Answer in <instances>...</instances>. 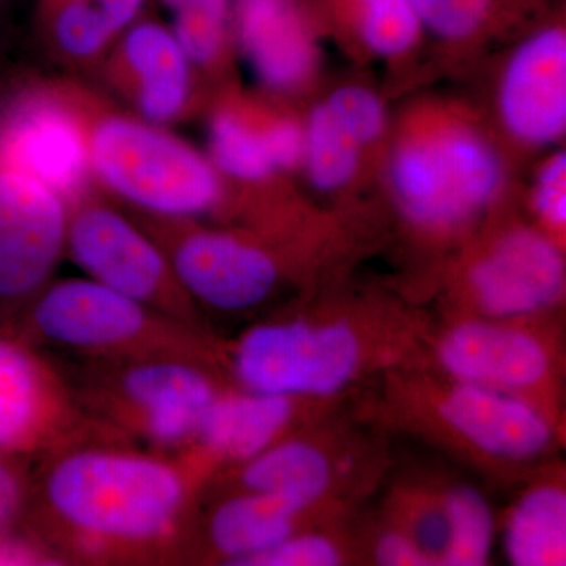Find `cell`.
Returning <instances> with one entry per match:
<instances>
[{"label":"cell","instance_id":"1","mask_svg":"<svg viewBox=\"0 0 566 566\" xmlns=\"http://www.w3.org/2000/svg\"><path fill=\"white\" fill-rule=\"evenodd\" d=\"M41 460L24 521L65 564L186 557L197 497L212 475L199 457L137 449L98 431Z\"/></svg>","mask_w":566,"mask_h":566},{"label":"cell","instance_id":"2","mask_svg":"<svg viewBox=\"0 0 566 566\" xmlns=\"http://www.w3.org/2000/svg\"><path fill=\"white\" fill-rule=\"evenodd\" d=\"M218 353L159 352L88 360L73 385L103 430L148 450L181 455L196 444L210 406L226 389Z\"/></svg>","mask_w":566,"mask_h":566},{"label":"cell","instance_id":"3","mask_svg":"<svg viewBox=\"0 0 566 566\" xmlns=\"http://www.w3.org/2000/svg\"><path fill=\"white\" fill-rule=\"evenodd\" d=\"M93 182L137 214L202 221L229 200L208 156L161 125L104 109L85 93Z\"/></svg>","mask_w":566,"mask_h":566},{"label":"cell","instance_id":"4","mask_svg":"<svg viewBox=\"0 0 566 566\" xmlns=\"http://www.w3.org/2000/svg\"><path fill=\"white\" fill-rule=\"evenodd\" d=\"M35 346L88 360L159 352L218 353L211 335L87 277L51 281L10 326Z\"/></svg>","mask_w":566,"mask_h":566},{"label":"cell","instance_id":"5","mask_svg":"<svg viewBox=\"0 0 566 566\" xmlns=\"http://www.w3.org/2000/svg\"><path fill=\"white\" fill-rule=\"evenodd\" d=\"M389 185L411 226L447 233L479 218L497 199L504 164L479 129L436 120L409 129L395 145Z\"/></svg>","mask_w":566,"mask_h":566},{"label":"cell","instance_id":"6","mask_svg":"<svg viewBox=\"0 0 566 566\" xmlns=\"http://www.w3.org/2000/svg\"><path fill=\"white\" fill-rule=\"evenodd\" d=\"M367 342L346 319L293 318L253 324L219 346L234 387L304 398L333 397L359 378Z\"/></svg>","mask_w":566,"mask_h":566},{"label":"cell","instance_id":"7","mask_svg":"<svg viewBox=\"0 0 566 566\" xmlns=\"http://www.w3.org/2000/svg\"><path fill=\"white\" fill-rule=\"evenodd\" d=\"M136 219L161 245L186 296L202 315L249 314L281 290L285 279L282 260L253 234L202 221L144 214Z\"/></svg>","mask_w":566,"mask_h":566},{"label":"cell","instance_id":"8","mask_svg":"<svg viewBox=\"0 0 566 566\" xmlns=\"http://www.w3.org/2000/svg\"><path fill=\"white\" fill-rule=\"evenodd\" d=\"M65 253L93 281L207 333L161 245L95 189L70 203Z\"/></svg>","mask_w":566,"mask_h":566},{"label":"cell","instance_id":"9","mask_svg":"<svg viewBox=\"0 0 566 566\" xmlns=\"http://www.w3.org/2000/svg\"><path fill=\"white\" fill-rule=\"evenodd\" d=\"M0 163L35 178L69 205L91 191L85 93L39 85L6 96Z\"/></svg>","mask_w":566,"mask_h":566},{"label":"cell","instance_id":"10","mask_svg":"<svg viewBox=\"0 0 566 566\" xmlns=\"http://www.w3.org/2000/svg\"><path fill=\"white\" fill-rule=\"evenodd\" d=\"M103 431L85 415L73 385L10 327L0 331V453L46 457Z\"/></svg>","mask_w":566,"mask_h":566},{"label":"cell","instance_id":"11","mask_svg":"<svg viewBox=\"0 0 566 566\" xmlns=\"http://www.w3.org/2000/svg\"><path fill=\"white\" fill-rule=\"evenodd\" d=\"M70 205L0 163V322L10 326L52 281L66 248Z\"/></svg>","mask_w":566,"mask_h":566},{"label":"cell","instance_id":"12","mask_svg":"<svg viewBox=\"0 0 566 566\" xmlns=\"http://www.w3.org/2000/svg\"><path fill=\"white\" fill-rule=\"evenodd\" d=\"M565 290V260L546 234L510 230L475 260L468 292L485 318L515 322L553 307Z\"/></svg>","mask_w":566,"mask_h":566},{"label":"cell","instance_id":"13","mask_svg":"<svg viewBox=\"0 0 566 566\" xmlns=\"http://www.w3.org/2000/svg\"><path fill=\"white\" fill-rule=\"evenodd\" d=\"M499 118L513 139L546 147L566 129V31L560 21L528 33L513 50L497 88Z\"/></svg>","mask_w":566,"mask_h":566},{"label":"cell","instance_id":"14","mask_svg":"<svg viewBox=\"0 0 566 566\" xmlns=\"http://www.w3.org/2000/svg\"><path fill=\"white\" fill-rule=\"evenodd\" d=\"M436 359L452 381L523 395L545 385L553 370L538 335L485 316L449 327L436 345Z\"/></svg>","mask_w":566,"mask_h":566},{"label":"cell","instance_id":"15","mask_svg":"<svg viewBox=\"0 0 566 566\" xmlns=\"http://www.w3.org/2000/svg\"><path fill=\"white\" fill-rule=\"evenodd\" d=\"M438 415L465 444L494 460H535L554 441L543 409L526 395L495 387L453 381L439 398Z\"/></svg>","mask_w":566,"mask_h":566},{"label":"cell","instance_id":"16","mask_svg":"<svg viewBox=\"0 0 566 566\" xmlns=\"http://www.w3.org/2000/svg\"><path fill=\"white\" fill-rule=\"evenodd\" d=\"M107 73L144 120L167 125L192 107L196 69L172 29L159 22H133L112 52Z\"/></svg>","mask_w":566,"mask_h":566},{"label":"cell","instance_id":"17","mask_svg":"<svg viewBox=\"0 0 566 566\" xmlns=\"http://www.w3.org/2000/svg\"><path fill=\"white\" fill-rule=\"evenodd\" d=\"M233 24L245 61L268 91H296L314 74L311 18L296 0H240Z\"/></svg>","mask_w":566,"mask_h":566},{"label":"cell","instance_id":"18","mask_svg":"<svg viewBox=\"0 0 566 566\" xmlns=\"http://www.w3.org/2000/svg\"><path fill=\"white\" fill-rule=\"evenodd\" d=\"M297 400L281 395L226 387L210 406L189 452L212 474L219 465H240L289 436Z\"/></svg>","mask_w":566,"mask_h":566},{"label":"cell","instance_id":"19","mask_svg":"<svg viewBox=\"0 0 566 566\" xmlns=\"http://www.w3.org/2000/svg\"><path fill=\"white\" fill-rule=\"evenodd\" d=\"M303 515L281 499L233 490L208 512L202 535L189 546L188 556L192 549L207 551L214 560L248 566L297 532Z\"/></svg>","mask_w":566,"mask_h":566},{"label":"cell","instance_id":"20","mask_svg":"<svg viewBox=\"0 0 566 566\" xmlns=\"http://www.w3.org/2000/svg\"><path fill=\"white\" fill-rule=\"evenodd\" d=\"M237 469L233 490L271 495L305 513L318 504L334 483V464L308 439L286 438Z\"/></svg>","mask_w":566,"mask_h":566},{"label":"cell","instance_id":"21","mask_svg":"<svg viewBox=\"0 0 566 566\" xmlns=\"http://www.w3.org/2000/svg\"><path fill=\"white\" fill-rule=\"evenodd\" d=\"M274 115L240 102H226L208 122L211 163L226 180L263 185L279 172L273 148Z\"/></svg>","mask_w":566,"mask_h":566},{"label":"cell","instance_id":"22","mask_svg":"<svg viewBox=\"0 0 566 566\" xmlns=\"http://www.w3.org/2000/svg\"><path fill=\"white\" fill-rule=\"evenodd\" d=\"M504 549L516 566L566 564V494L560 485L531 488L510 512Z\"/></svg>","mask_w":566,"mask_h":566},{"label":"cell","instance_id":"23","mask_svg":"<svg viewBox=\"0 0 566 566\" xmlns=\"http://www.w3.org/2000/svg\"><path fill=\"white\" fill-rule=\"evenodd\" d=\"M303 9L353 33L365 50L379 57L406 54L423 32L412 0H307Z\"/></svg>","mask_w":566,"mask_h":566},{"label":"cell","instance_id":"24","mask_svg":"<svg viewBox=\"0 0 566 566\" xmlns=\"http://www.w3.org/2000/svg\"><path fill=\"white\" fill-rule=\"evenodd\" d=\"M303 164L308 181L319 192L345 189L359 172L364 148L331 114L316 104L303 123Z\"/></svg>","mask_w":566,"mask_h":566},{"label":"cell","instance_id":"25","mask_svg":"<svg viewBox=\"0 0 566 566\" xmlns=\"http://www.w3.org/2000/svg\"><path fill=\"white\" fill-rule=\"evenodd\" d=\"M44 28L54 51L66 61H102L117 33L93 0H44Z\"/></svg>","mask_w":566,"mask_h":566},{"label":"cell","instance_id":"26","mask_svg":"<svg viewBox=\"0 0 566 566\" xmlns=\"http://www.w3.org/2000/svg\"><path fill=\"white\" fill-rule=\"evenodd\" d=\"M442 509L449 542L441 565H485L494 543V516L485 495L472 486H455L446 494Z\"/></svg>","mask_w":566,"mask_h":566},{"label":"cell","instance_id":"27","mask_svg":"<svg viewBox=\"0 0 566 566\" xmlns=\"http://www.w3.org/2000/svg\"><path fill=\"white\" fill-rule=\"evenodd\" d=\"M538 3L542 0H412L423 32L449 43L474 40Z\"/></svg>","mask_w":566,"mask_h":566},{"label":"cell","instance_id":"28","mask_svg":"<svg viewBox=\"0 0 566 566\" xmlns=\"http://www.w3.org/2000/svg\"><path fill=\"white\" fill-rule=\"evenodd\" d=\"M323 103L364 150L385 136L386 106L370 88L344 85L331 93Z\"/></svg>","mask_w":566,"mask_h":566},{"label":"cell","instance_id":"29","mask_svg":"<svg viewBox=\"0 0 566 566\" xmlns=\"http://www.w3.org/2000/svg\"><path fill=\"white\" fill-rule=\"evenodd\" d=\"M344 560L333 538L314 532H294L273 549L253 558L248 566H334Z\"/></svg>","mask_w":566,"mask_h":566},{"label":"cell","instance_id":"30","mask_svg":"<svg viewBox=\"0 0 566 566\" xmlns=\"http://www.w3.org/2000/svg\"><path fill=\"white\" fill-rule=\"evenodd\" d=\"M532 207L546 229L564 232L566 226V156L554 153L535 177Z\"/></svg>","mask_w":566,"mask_h":566},{"label":"cell","instance_id":"31","mask_svg":"<svg viewBox=\"0 0 566 566\" xmlns=\"http://www.w3.org/2000/svg\"><path fill=\"white\" fill-rule=\"evenodd\" d=\"M17 460L0 453V532L10 531L24 521L31 501V480Z\"/></svg>","mask_w":566,"mask_h":566},{"label":"cell","instance_id":"32","mask_svg":"<svg viewBox=\"0 0 566 566\" xmlns=\"http://www.w3.org/2000/svg\"><path fill=\"white\" fill-rule=\"evenodd\" d=\"M405 532L411 536L431 565H441L449 542V524L442 504L417 510Z\"/></svg>","mask_w":566,"mask_h":566},{"label":"cell","instance_id":"33","mask_svg":"<svg viewBox=\"0 0 566 566\" xmlns=\"http://www.w3.org/2000/svg\"><path fill=\"white\" fill-rule=\"evenodd\" d=\"M0 565H65L61 556L31 532H0Z\"/></svg>","mask_w":566,"mask_h":566},{"label":"cell","instance_id":"34","mask_svg":"<svg viewBox=\"0 0 566 566\" xmlns=\"http://www.w3.org/2000/svg\"><path fill=\"white\" fill-rule=\"evenodd\" d=\"M374 557L376 564L385 566L431 565L428 557L405 531H389L379 536Z\"/></svg>","mask_w":566,"mask_h":566},{"label":"cell","instance_id":"35","mask_svg":"<svg viewBox=\"0 0 566 566\" xmlns=\"http://www.w3.org/2000/svg\"><path fill=\"white\" fill-rule=\"evenodd\" d=\"M174 18H232L230 0H161Z\"/></svg>","mask_w":566,"mask_h":566},{"label":"cell","instance_id":"36","mask_svg":"<svg viewBox=\"0 0 566 566\" xmlns=\"http://www.w3.org/2000/svg\"><path fill=\"white\" fill-rule=\"evenodd\" d=\"M103 11L106 20L117 35H122L133 22L137 21L145 0H93Z\"/></svg>","mask_w":566,"mask_h":566},{"label":"cell","instance_id":"37","mask_svg":"<svg viewBox=\"0 0 566 566\" xmlns=\"http://www.w3.org/2000/svg\"><path fill=\"white\" fill-rule=\"evenodd\" d=\"M2 2H3V0H0V3H2Z\"/></svg>","mask_w":566,"mask_h":566}]
</instances>
